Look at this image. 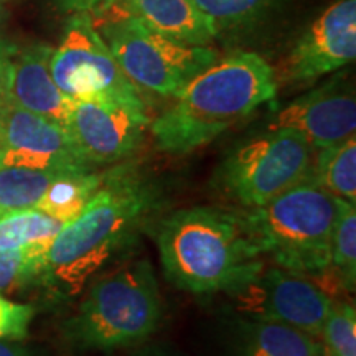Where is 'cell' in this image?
Segmentation results:
<instances>
[{"instance_id": "obj_8", "label": "cell", "mask_w": 356, "mask_h": 356, "mask_svg": "<svg viewBox=\"0 0 356 356\" xmlns=\"http://www.w3.org/2000/svg\"><path fill=\"white\" fill-rule=\"evenodd\" d=\"M53 81L70 99L115 97L144 102L101 38L89 13H73L50 58Z\"/></svg>"}, {"instance_id": "obj_22", "label": "cell", "mask_w": 356, "mask_h": 356, "mask_svg": "<svg viewBox=\"0 0 356 356\" xmlns=\"http://www.w3.org/2000/svg\"><path fill=\"white\" fill-rule=\"evenodd\" d=\"M215 35L256 20L275 0H193Z\"/></svg>"}, {"instance_id": "obj_9", "label": "cell", "mask_w": 356, "mask_h": 356, "mask_svg": "<svg viewBox=\"0 0 356 356\" xmlns=\"http://www.w3.org/2000/svg\"><path fill=\"white\" fill-rule=\"evenodd\" d=\"M149 122L144 102L88 97L71 99L65 127L84 162L97 170L132 157Z\"/></svg>"}, {"instance_id": "obj_4", "label": "cell", "mask_w": 356, "mask_h": 356, "mask_svg": "<svg viewBox=\"0 0 356 356\" xmlns=\"http://www.w3.org/2000/svg\"><path fill=\"white\" fill-rule=\"evenodd\" d=\"M345 200L312 178L266 204L241 208L264 257L289 273L320 277L330 273L332 239Z\"/></svg>"}, {"instance_id": "obj_6", "label": "cell", "mask_w": 356, "mask_h": 356, "mask_svg": "<svg viewBox=\"0 0 356 356\" xmlns=\"http://www.w3.org/2000/svg\"><path fill=\"white\" fill-rule=\"evenodd\" d=\"M99 12L96 30L126 76L139 89L173 97L190 79L218 60L215 48L175 42L154 32L127 8Z\"/></svg>"}, {"instance_id": "obj_2", "label": "cell", "mask_w": 356, "mask_h": 356, "mask_svg": "<svg viewBox=\"0 0 356 356\" xmlns=\"http://www.w3.org/2000/svg\"><path fill=\"white\" fill-rule=\"evenodd\" d=\"M155 228L163 274L181 291L233 293L266 267L241 208H184Z\"/></svg>"}, {"instance_id": "obj_29", "label": "cell", "mask_w": 356, "mask_h": 356, "mask_svg": "<svg viewBox=\"0 0 356 356\" xmlns=\"http://www.w3.org/2000/svg\"><path fill=\"white\" fill-rule=\"evenodd\" d=\"M134 356H181L177 351H173L172 348H167L163 345H147L142 346L134 353Z\"/></svg>"}, {"instance_id": "obj_23", "label": "cell", "mask_w": 356, "mask_h": 356, "mask_svg": "<svg viewBox=\"0 0 356 356\" xmlns=\"http://www.w3.org/2000/svg\"><path fill=\"white\" fill-rule=\"evenodd\" d=\"M327 356H356V312L348 302H332L322 335Z\"/></svg>"}, {"instance_id": "obj_27", "label": "cell", "mask_w": 356, "mask_h": 356, "mask_svg": "<svg viewBox=\"0 0 356 356\" xmlns=\"http://www.w3.org/2000/svg\"><path fill=\"white\" fill-rule=\"evenodd\" d=\"M55 6L61 12L66 13H89L95 15L96 12H101L102 8L108 7L113 0H53Z\"/></svg>"}, {"instance_id": "obj_25", "label": "cell", "mask_w": 356, "mask_h": 356, "mask_svg": "<svg viewBox=\"0 0 356 356\" xmlns=\"http://www.w3.org/2000/svg\"><path fill=\"white\" fill-rule=\"evenodd\" d=\"M35 309L32 305L17 304L0 296V340L19 341L29 335Z\"/></svg>"}, {"instance_id": "obj_12", "label": "cell", "mask_w": 356, "mask_h": 356, "mask_svg": "<svg viewBox=\"0 0 356 356\" xmlns=\"http://www.w3.org/2000/svg\"><path fill=\"white\" fill-rule=\"evenodd\" d=\"M356 58V0H335L309 26L287 60V79L312 83L353 63Z\"/></svg>"}, {"instance_id": "obj_17", "label": "cell", "mask_w": 356, "mask_h": 356, "mask_svg": "<svg viewBox=\"0 0 356 356\" xmlns=\"http://www.w3.org/2000/svg\"><path fill=\"white\" fill-rule=\"evenodd\" d=\"M63 226L37 208L8 213L0 218V249L24 251L43 270L44 257Z\"/></svg>"}, {"instance_id": "obj_15", "label": "cell", "mask_w": 356, "mask_h": 356, "mask_svg": "<svg viewBox=\"0 0 356 356\" xmlns=\"http://www.w3.org/2000/svg\"><path fill=\"white\" fill-rule=\"evenodd\" d=\"M229 350L231 356H327L318 338L291 325L246 315L234 325Z\"/></svg>"}, {"instance_id": "obj_10", "label": "cell", "mask_w": 356, "mask_h": 356, "mask_svg": "<svg viewBox=\"0 0 356 356\" xmlns=\"http://www.w3.org/2000/svg\"><path fill=\"white\" fill-rule=\"evenodd\" d=\"M246 317L274 320L318 338L332 297L310 277L280 267H264L251 282L229 293Z\"/></svg>"}, {"instance_id": "obj_31", "label": "cell", "mask_w": 356, "mask_h": 356, "mask_svg": "<svg viewBox=\"0 0 356 356\" xmlns=\"http://www.w3.org/2000/svg\"><path fill=\"white\" fill-rule=\"evenodd\" d=\"M0 218H2V216H0Z\"/></svg>"}, {"instance_id": "obj_21", "label": "cell", "mask_w": 356, "mask_h": 356, "mask_svg": "<svg viewBox=\"0 0 356 356\" xmlns=\"http://www.w3.org/2000/svg\"><path fill=\"white\" fill-rule=\"evenodd\" d=\"M356 204L346 203L338 218L332 239V267L338 284L353 292L356 284Z\"/></svg>"}, {"instance_id": "obj_26", "label": "cell", "mask_w": 356, "mask_h": 356, "mask_svg": "<svg viewBox=\"0 0 356 356\" xmlns=\"http://www.w3.org/2000/svg\"><path fill=\"white\" fill-rule=\"evenodd\" d=\"M17 48L13 44L0 40V106L10 101V84H12V70L13 56Z\"/></svg>"}, {"instance_id": "obj_7", "label": "cell", "mask_w": 356, "mask_h": 356, "mask_svg": "<svg viewBox=\"0 0 356 356\" xmlns=\"http://www.w3.org/2000/svg\"><path fill=\"white\" fill-rule=\"evenodd\" d=\"M317 150L291 129H269L236 147L215 173V188L239 208H256L312 178Z\"/></svg>"}, {"instance_id": "obj_28", "label": "cell", "mask_w": 356, "mask_h": 356, "mask_svg": "<svg viewBox=\"0 0 356 356\" xmlns=\"http://www.w3.org/2000/svg\"><path fill=\"white\" fill-rule=\"evenodd\" d=\"M0 356H37L32 350L17 341L0 340Z\"/></svg>"}, {"instance_id": "obj_19", "label": "cell", "mask_w": 356, "mask_h": 356, "mask_svg": "<svg viewBox=\"0 0 356 356\" xmlns=\"http://www.w3.org/2000/svg\"><path fill=\"white\" fill-rule=\"evenodd\" d=\"M312 180L346 203L356 204V139L323 147L315 152Z\"/></svg>"}, {"instance_id": "obj_1", "label": "cell", "mask_w": 356, "mask_h": 356, "mask_svg": "<svg viewBox=\"0 0 356 356\" xmlns=\"http://www.w3.org/2000/svg\"><path fill=\"white\" fill-rule=\"evenodd\" d=\"M160 203L152 178L132 165L113 167L86 208L58 233L38 280L56 296H78L115 254L136 241Z\"/></svg>"}, {"instance_id": "obj_16", "label": "cell", "mask_w": 356, "mask_h": 356, "mask_svg": "<svg viewBox=\"0 0 356 356\" xmlns=\"http://www.w3.org/2000/svg\"><path fill=\"white\" fill-rule=\"evenodd\" d=\"M142 24L175 42L207 47L216 37L193 0H124Z\"/></svg>"}, {"instance_id": "obj_20", "label": "cell", "mask_w": 356, "mask_h": 356, "mask_svg": "<svg viewBox=\"0 0 356 356\" xmlns=\"http://www.w3.org/2000/svg\"><path fill=\"white\" fill-rule=\"evenodd\" d=\"M60 175L63 173L0 167V216L37 207L48 186Z\"/></svg>"}, {"instance_id": "obj_11", "label": "cell", "mask_w": 356, "mask_h": 356, "mask_svg": "<svg viewBox=\"0 0 356 356\" xmlns=\"http://www.w3.org/2000/svg\"><path fill=\"white\" fill-rule=\"evenodd\" d=\"M0 167L58 173L96 170L84 162L65 126L10 101L0 106Z\"/></svg>"}, {"instance_id": "obj_18", "label": "cell", "mask_w": 356, "mask_h": 356, "mask_svg": "<svg viewBox=\"0 0 356 356\" xmlns=\"http://www.w3.org/2000/svg\"><path fill=\"white\" fill-rule=\"evenodd\" d=\"M106 172L86 170L63 173L48 186L35 208L61 222H70L81 213L101 188Z\"/></svg>"}, {"instance_id": "obj_13", "label": "cell", "mask_w": 356, "mask_h": 356, "mask_svg": "<svg viewBox=\"0 0 356 356\" xmlns=\"http://www.w3.org/2000/svg\"><path fill=\"white\" fill-rule=\"evenodd\" d=\"M269 129L299 132L315 150L340 144L356 131L353 89L341 79H333L289 102L279 111Z\"/></svg>"}, {"instance_id": "obj_5", "label": "cell", "mask_w": 356, "mask_h": 356, "mask_svg": "<svg viewBox=\"0 0 356 356\" xmlns=\"http://www.w3.org/2000/svg\"><path fill=\"white\" fill-rule=\"evenodd\" d=\"M162 322V299L154 267L147 259L129 262L97 279L76 314L63 325L73 351H114L142 345Z\"/></svg>"}, {"instance_id": "obj_30", "label": "cell", "mask_w": 356, "mask_h": 356, "mask_svg": "<svg viewBox=\"0 0 356 356\" xmlns=\"http://www.w3.org/2000/svg\"><path fill=\"white\" fill-rule=\"evenodd\" d=\"M7 15V8H6V0H0V24H2L3 19Z\"/></svg>"}, {"instance_id": "obj_14", "label": "cell", "mask_w": 356, "mask_h": 356, "mask_svg": "<svg viewBox=\"0 0 356 356\" xmlns=\"http://www.w3.org/2000/svg\"><path fill=\"white\" fill-rule=\"evenodd\" d=\"M51 53L53 48L44 43L17 50L13 56L10 102L65 126L71 99L53 81L50 71Z\"/></svg>"}, {"instance_id": "obj_3", "label": "cell", "mask_w": 356, "mask_h": 356, "mask_svg": "<svg viewBox=\"0 0 356 356\" xmlns=\"http://www.w3.org/2000/svg\"><path fill=\"white\" fill-rule=\"evenodd\" d=\"M277 95L275 71L256 53L218 60L177 92L152 122L162 152L185 155L208 145Z\"/></svg>"}, {"instance_id": "obj_24", "label": "cell", "mask_w": 356, "mask_h": 356, "mask_svg": "<svg viewBox=\"0 0 356 356\" xmlns=\"http://www.w3.org/2000/svg\"><path fill=\"white\" fill-rule=\"evenodd\" d=\"M42 269L24 251L0 249V293L12 292L40 279Z\"/></svg>"}]
</instances>
